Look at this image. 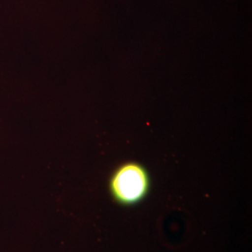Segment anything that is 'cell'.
<instances>
[{
    "mask_svg": "<svg viewBox=\"0 0 252 252\" xmlns=\"http://www.w3.org/2000/svg\"><path fill=\"white\" fill-rule=\"evenodd\" d=\"M153 180L149 169L137 161H126L111 172L108 190L118 206L133 207L141 204L152 190Z\"/></svg>",
    "mask_w": 252,
    "mask_h": 252,
    "instance_id": "cell-1",
    "label": "cell"
}]
</instances>
